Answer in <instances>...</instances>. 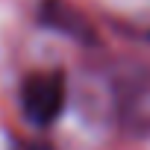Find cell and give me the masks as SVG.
I'll list each match as a JSON object with an SVG mask.
<instances>
[{"instance_id":"6da1fadb","label":"cell","mask_w":150,"mask_h":150,"mask_svg":"<svg viewBox=\"0 0 150 150\" xmlns=\"http://www.w3.org/2000/svg\"><path fill=\"white\" fill-rule=\"evenodd\" d=\"M118 124L132 135H150V65L127 62L109 80Z\"/></svg>"},{"instance_id":"7a4b0ae2","label":"cell","mask_w":150,"mask_h":150,"mask_svg":"<svg viewBox=\"0 0 150 150\" xmlns=\"http://www.w3.org/2000/svg\"><path fill=\"white\" fill-rule=\"evenodd\" d=\"M68 100V83L62 71H38L21 83V109L24 118L35 127H50Z\"/></svg>"},{"instance_id":"3957f363","label":"cell","mask_w":150,"mask_h":150,"mask_svg":"<svg viewBox=\"0 0 150 150\" xmlns=\"http://www.w3.org/2000/svg\"><path fill=\"white\" fill-rule=\"evenodd\" d=\"M38 21L62 35H71V38H77L83 44H91L94 41V30L88 27V21L74 9L68 6L65 0H44L41 9H38Z\"/></svg>"},{"instance_id":"277c9868","label":"cell","mask_w":150,"mask_h":150,"mask_svg":"<svg viewBox=\"0 0 150 150\" xmlns=\"http://www.w3.org/2000/svg\"><path fill=\"white\" fill-rule=\"evenodd\" d=\"M21 150H50V147H47V144H24Z\"/></svg>"}]
</instances>
